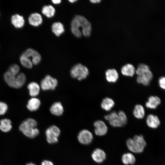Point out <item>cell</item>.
I'll return each mask as SVG.
<instances>
[{
	"mask_svg": "<svg viewBox=\"0 0 165 165\" xmlns=\"http://www.w3.org/2000/svg\"><path fill=\"white\" fill-rule=\"evenodd\" d=\"M71 30L73 35L77 37H81L82 33L84 36L89 37L91 31V24L84 16L76 15L71 21Z\"/></svg>",
	"mask_w": 165,
	"mask_h": 165,
	"instance_id": "1",
	"label": "cell"
},
{
	"mask_svg": "<svg viewBox=\"0 0 165 165\" xmlns=\"http://www.w3.org/2000/svg\"><path fill=\"white\" fill-rule=\"evenodd\" d=\"M37 126V123L35 119L28 118L24 120L20 124L19 130L26 137L33 138L39 134V130L36 128Z\"/></svg>",
	"mask_w": 165,
	"mask_h": 165,
	"instance_id": "2",
	"label": "cell"
},
{
	"mask_svg": "<svg viewBox=\"0 0 165 165\" xmlns=\"http://www.w3.org/2000/svg\"><path fill=\"white\" fill-rule=\"evenodd\" d=\"M126 144L129 150L135 153L143 152L146 145L142 135H135L133 139H128L127 141Z\"/></svg>",
	"mask_w": 165,
	"mask_h": 165,
	"instance_id": "3",
	"label": "cell"
},
{
	"mask_svg": "<svg viewBox=\"0 0 165 165\" xmlns=\"http://www.w3.org/2000/svg\"><path fill=\"white\" fill-rule=\"evenodd\" d=\"M70 74L73 78L80 81L86 78L89 74V71L86 66L79 63L71 68Z\"/></svg>",
	"mask_w": 165,
	"mask_h": 165,
	"instance_id": "4",
	"label": "cell"
},
{
	"mask_svg": "<svg viewBox=\"0 0 165 165\" xmlns=\"http://www.w3.org/2000/svg\"><path fill=\"white\" fill-rule=\"evenodd\" d=\"M105 118L110 124L114 127H120L126 125L127 120L123 116L119 114L115 111L105 115Z\"/></svg>",
	"mask_w": 165,
	"mask_h": 165,
	"instance_id": "5",
	"label": "cell"
},
{
	"mask_svg": "<svg viewBox=\"0 0 165 165\" xmlns=\"http://www.w3.org/2000/svg\"><path fill=\"white\" fill-rule=\"evenodd\" d=\"M61 130L57 126H51L46 130L45 134L47 142L50 144L56 143L58 141V138L61 134Z\"/></svg>",
	"mask_w": 165,
	"mask_h": 165,
	"instance_id": "6",
	"label": "cell"
},
{
	"mask_svg": "<svg viewBox=\"0 0 165 165\" xmlns=\"http://www.w3.org/2000/svg\"><path fill=\"white\" fill-rule=\"evenodd\" d=\"M58 85L57 80L49 75H47L42 79L40 86L42 89L46 91L54 90Z\"/></svg>",
	"mask_w": 165,
	"mask_h": 165,
	"instance_id": "7",
	"label": "cell"
},
{
	"mask_svg": "<svg viewBox=\"0 0 165 165\" xmlns=\"http://www.w3.org/2000/svg\"><path fill=\"white\" fill-rule=\"evenodd\" d=\"M135 73L138 76H143L150 81L153 78V75L149 67L144 64H139L137 69L136 70Z\"/></svg>",
	"mask_w": 165,
	"mask_h": 165,
	"instance_id": "8",
	"label": "cell"
},
{
	"mask_svg": "<svg viewBox=\"0 0 165 165\" xmlns=\"http://www.w3.org/2000/svg\"><path fill=\"white\" fill-rule=\"evenodd\" d=\"M78 140L81 144L84 145L90 144L93 139L92 133L87 130L84 129L81 130L77 136Z\"/></svg>",
	"mask_w": 165,
	"mask_h": 165,
	"instance_id": "9",
	"label": "cell"
},
{
	"mask_svg": "<svg viewBox=\"0 0 165 165\" xmlns=\"http://www.w3.org/2000/svg\"><path fill=\"white\" fill-rule=\"evenodd\" d=\"M22 53L31 59L33 64L37 65L41 61L42 58L40 54L37 51L33 49L28 48Z\"/></svg>",
	"mask_w": 165,
	"mask_h": 165,
	"instance_id": "10",
	"label": "cell"
},
{
	"mask_svg": "<svg viewBox=\"0 0 165 165\" xmlns=\"http://www.w3.org/2000/svg\"><path fill=\"white\" fill-rule=\"evenodd\" d=\"M94 125L95 127L94 131L97 136H102L105 135L108 131V127L104 122L98 120L94 122Z\"/></svg>",
	"mask_w": 165,
	"mask_h": 165,
	"instance_id": "11",
	"label": "cell"
},
{
	"mask_svg": "<svg viewBox=\"0 0 165 165\" xmlns=\"http://www.w3.org/2000/svg\"><path fill=\"white\" fill-rule=\"evenodd\" d=\"M17 75L11 74L7 71L4 73V78L9 86L17 89Z\"/></svg>",
	"mask_w": 165,
	"mask_h": 165,
	"instance_id": "12",
	"label": "cell"
},
{
	"mask_svg": "<svg viewBox=\"0 0 165 165\" xmlns=\"http://www.w3.org/2000/svg\"><path fill=\"white\" fill-rule=\"evenodd\" d=\"M147 125L152 129L158 128L160 125V122L158 117L153 114H149L146 119Z\"/></svg>",
	"mask_w": 165,
	"mask_h": 165,
	"instance_id": "13",
	"label": "cell"
},
{
	"mask_svg": "<svg viewBox=\"0 0 165 165\" xmlns=\"http://www.w3.org/2000/svg\"><path fill=\"white\" fill-rule=\"evenodd\" d=\"M11 21L12 24L16 28H22L25 23L24 17L18 13L14 14L11 16Z\"/></svg>",
	"mask_w": 165,
	"mask_h": 165,
	"instance_id": "14",
	"label": "cell"
},
{
	"mask_svg": "<svg viewBox=\"0 0 165 165\" xmlns=\"http://www.w3.org/2000/svg\"><path fill=\"white\" fill-rule=\"evenodd\" d=\"M161 103V100L159 97L156 96H151L148 98L145 105L147 108L154 109H156Z\"/></svg>",
	"mask_w": 165,
	"mask_h": 165,
	"instance_id": "15",
	"label": "cell"
},
{
	"mask_svg": "<svg viewBox=\"0 0 165 165\" xmlns=\"http://www.w3.org/2000/svg\"><path fill=\"white\" fill-rule=\"evenodd\" d=\"M91 157L94 161L97 163H100L105 160L106 155L102 150L100 148H97L93 152Z\"/></svg>",
	"mask_w": 165,
	"mask_h": 165,
	"instance_id": "16",
	"label": "cell"
},
{
	"mask_svg": "<svg viewBox=\"0 0 165 165\" xmlns=\"http://www.w3.org/2000/svg\"><path fill=\"white\" fill-rule=\"evenodd\" d=\"M29 24L34 26L37 27L40 25L42 22V19L41 15L37 13L31 14L28 18Z\"/></svg>",
	"mask_w": 165,
	"mask_h": 165,
	"instance_id": "17",
	"label": "cell"
},
{
	"mask_svg": "<svg viewBox=\"0 0 165 165\" xmlns=\"http://www.w3.org/2000/svg\"><path fill=\"white\" fill-rule=\"evenodd\" d=\"M50 110L52 114L57 116H61L64 112L63 107L59 102L53 103L50 107Z\"/></svg>",
	"mask_w": 165,
	"mask_h": 165,
	"instance_id": "18",
	"label": "cell"
},
{
	"mask_svg": "<svg viewBox=\"0 0 165 165\" xmlns=\"http://www.w3.org/2000/svg\"><path fill=\"white\" fill-rule=\"evenodd\" d=\"M106 80L109 82H115L119 79V74L117 71L114 68L109 69L105 73Z\"/></svg>",
	"mask_w": 165,
	"mask_h": 165,
	"instance_id": "19",
	"label": "cell"
},
{
	"mask_svg": "<svg viewBox=\"0 0 165 165\" xmlns=\"http://www.w3.org/2000/svg\"><path fill=\"white\" fill-rule=\"evenodd\" d=\"M41 105L40 100L35 97H32L28 101L27 105V108L30 111L33 112L38 110Z\"/></svg>",
	"mask_w": 165,
	"mask_h": 165,
	"instance_id": "20",
	"label": "cell"
},
{
	"mask_svg": "<svg viewBox=\"0 0 165 165\" xmlns=\"http://www.w3.org/2000/svg\"><path fill=\"white\" fill-rule=\"evenodd\" d=\"M136 70L133 65L127 64L124 65L121 69V73L124 76L132 77L135 73Z\"/></svg>",
	"mask_w": 165,
	"mask_h": 165,
	"instance_id": "21",
	"label": "cell"
},
{
	"mask_svg": "<svg viewBox=\"0 0 165 165\" xmlns=\"http://www.w3.org/2000/svg\"><path fill=\"white\" fill-rule=\"evenodd\" d=\"M30 95L32 97L38 96L40 92V86L37 82H30L27 86Z\"/></svg>",
	"mask_w": 165,
	"mask_h": 165,
	"instance_id": "22",
	"label": "cell"
},
{
	"mask_svg": "<svg viewBox=\"0 0 165 165\" xmlns=\"http://www.w3.org/2000/svg\"><path fill=\"white\" fill-rule=\"evenodd\" d=\"M115 105V102L111 98L106 97L104 98L101 102V106L104 110L107 111H110Z\"/></svg>",
	"mask_w": 165,
	"mask_h": 165,
	"instance_id": "23",
	"label": "cell"
},
{
	"mask_svg": "<svg viewBox=\"0 0 165 165\" xmlns=\"http://www.w3.org/2000/svg\"><path fill=\"white\" fill-rule=\"evenodd\" d=\"M145 114V110L142 105L137 104L135 106L133 111V114L136 118L142 119L144 117Z\"/></svg>",
	"mask_w": 165,
	"mask_h": 165,
	"instance_id": "24",
	"label": "cell"
},
{
	"mask_svg": "<svg viewBox=\"0 0 165 165\" xmlns=\"http://www.w3.org/2000/svg\"><path fill=\"white\" fill-rule=\"evenodd\" d=\"M12 127V122L10 119H4L0 121V129L4 132L9 131Z\"/></svg>",
	"mask_w": 165,
	"mask_h": 165,
	"instance_id": "25",
	"label": "cell"
},
{
	"mask_svg": "<svg viewBox=\"0 0 165 165\" xmlns=\"http://www.w3.org/2000/svg\"><path fill=\"white\" fill-rule=\"evenodd\" d=\"M53 32L57 36H59L64 31L63 24L60 22L53 23L52 26Z\"/></svg>",
	"mask_w": 165,
	"mask_h": 165,
	"instance_id": "26",
	"label": "cell"
},
{
	"mask_svg": "<svg viewBox=\"0 0 165 165\" xmlns=\"http://www.w3.org/2000/svg\"><path fill=\"white\" fill-rule=\"evenodd\" d=\"M123 163L125 165L133 164L135 162V158L134 155L130 153L123 154L122 157Z\"/></svg>",
	"mask_w": 165,
	"mask_h": 165,
	"instance_id": "27",
	"label": "cell"
},
{
	"mask_svg": "<svg viewBox=\"0 0 165 165\" xmlns=\"http://www.w3.org/2000/svg\"><path fill=\"white\" fill-rule=\"evenodd\" d=\"M20 60L21 65L24 67L28 68H32L33 64L31 59L22 53L20 56Z\"/></svg>",
	"mask_w": 165,
	"mask_h": 165,
	"instance_id": "28",
	"label": "cell"
},
{
	"mask_svg": "<svg viewBox=\"0 0 165 165\" xmlns=\"http://www.w3.org/2000/svg\"><path fill=\"white\" fill-rule=\"evenodd\" d=\"M42 13L47 17L50 18L54 16L55 10L51 5L44 6L42 8Z\"/></svg>",
	"mask_w": 165,
	"mask_h": 165,
	"instance_id": "29",
	"label": "cell"
},
{
	"mask_svg": "<svg viewBox=\"0 0 165 165\" xmlns=\"http://www.w3.org/2000/svg\"><path fill=\"white\" fill-rule=\"evenodd\" d=\"M17 88L21 87L25 83L26 77L25 74L23 73H20L17 75Z\"/></svg>",
	"mask_w": 165,
	"mask_h": 165,
	"instance_id": "30",
	"label": "cell"
},
{
	"mask_svg": "<svg viewBox=\"0 0 165 165\" xmlns=\"http://www.w3.org/2000/svg\"><path fill=\"white\" fill-rule=\"evenodd\" d=\"M20 68L19 65L16 64H12L9 66L7 71L11 74L17 75L19 73Z\"/></svg>",
	"mask_w": 165,
	"mask_h": 165,
	"instance_id": "31",
	"label": "cell"
},
{
	"mask_svg": "<svg viewBox=\"0 0 165 165\" xmlns=\"http://www.w3.org/2000/svg\"><path fill=\"white\" fill-rule=\"evenodd\" d=\"M136 81L138 83L145 86L149 85L151 82L147 78L141 76H138Z\"/></svg>",
	"mask_w": 165,
	"mask_h": 165,
	"instance_id": "32",
	"label": "cell"
},
{
	"mask_svg": "<svg viewBox=\"0 0 165 165\" xmlns=\"http://www.w3.org/2000/svg\"><path fill=\"white\" fill-rule=\"evenodd\" d=\"M7 104L3 102L0 101V116L4 115L7 111Z\"/></svg>",
	"mask_w": 165,
	"mask_h": 165,
	"instance_id": "33",
	"label": "cell"
},
{
	"mask_svg": "<svg viewBox=\"0 0 165 165\" xmlns=\"http://www.w3.org/2000/svg\"><path fill=\"white\" fill-rule=\"evenodd\" d=\"M158 83L160 87L165 90V76H163L159 78Z\"/></svg>",
	"mask_w": 165,
	"mask_h": 165,
	"instance_id": "34",
	"label": "cell"
},
{
	"mask_svg": "<svg viewBox=\"0 0 165 165\" xmlns=\"http://www.w3.org/2000/svg\"><path fill=\"white\" fill-rule=\"evenodd\" d=\"M41 165H54L51 161L47 160L43 161L41 163Z\"/></svg>",
	"mask_w": 165,
	"mask_h": 165,
	"instance_id": "35",
	"label": "cell"
},
{
	"mask_svg": "<svg viewBox=\"0 0 165 165\" xmlns=\"http://www.w3.org/2000/svg\"><path fill=\"white\" fill-rule=\"evenodd\" d=\"M52 2L55 4H58L60 3L61 1L60 0H52Z\"/></svg>",
	"mask_w": 165,
	"mask_h": 165,
	"instance_id": "36",
	"label": "cell"
},
{
	"mask_svg": "<svg viewBox=\"0 0 165 165\" xmlns=\"http://www.w3.org/2000/svg\"><path fill=\"white\" fill-rule=\"evenodd\" d=\"M101 0H90V1L92 3H99L101 2Z\"/></svg>",
	"mask_w": 165,
	"mask_h": 165,
	"instance_id": "37",
	"label": "cell"
},
{
	"mask_svg": "<svg viewBox=\"0 0 165 165\" xmlns=\"http://www.w3.org/2000/svg\"><path fill=\"white\" fill-rule=\"evenodd\" d=\"M26 165H36L32 163H27Z\"/></svg>",
	"mask_w": 165,
	"mask_h": 165,
	"instance_id": "38",
	"label": "cell"
},
{
	"mask_svg": "<svg viewBox=\"0 0 165 165\" xmlns=\"http://www.w3.org/2000/svg\"><path fill=\"white\" fill-rule=\"evenodd\" d=\"M70 2L73 3L77 1L75 0H70L69 1Z\"/></svg>",
	"mask_w": 165,
	"mask_h": 165,
	"instance_id": "39",
	"label": "cell"
}]
</instances>
